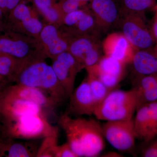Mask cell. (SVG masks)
Returning a JSON list of instances; mask_svg holds the SVG:
<instances>
[{
  "instance_id": "8992f818",
  "label": "cell",
  "mask_w": 157,
  "mask_h": 157,
  "mask_svg": "<svg viewBox=\"0 0 157 157\" xmlns=\"http://www.w3.org/2000/svg\"><path fill=\"white\" fill-rule=\"evenodd\" d=\"M0 52L21 59H46L37 39L8 29L0 33Z\"/></svg>"
},
{
  "instance_id": "d6a6232c",
  "label": "cell",
  "mask_w": 157,
  "mask_h": 157,
  "mask_svg": "<svg viewBox=\"0 0 157 157\" xmlns=\"http://www.w3.org/2000/svg\"><path fill=\"white\" fill-rule=\"evenodd\" d=\"M143 156L146 157H157V142L146 149L143 152Z\"/></svg>"
},
{
  "instance_id": "83f0119b",
  "label": "cell",
  "mask_w": 157,
  "mask_h": 157,
  "mask_svg": "<svg viewBox=\"0 0 157 157\" xmlns=\"http://www.w3.org/2000/svg\"><path fill=\"white\" fill-rule=\"evenodd\" d=\"M89 8V6H86L65 14L63 18L62 25L67 27H73L84 16Z\"/></svg>"
},
{
  "instance_id": "484cf974",
  "label": "cell",
  "mask_w": 157,
  "mask_h": 157,
  "mask_svg": "<svg viewBox=\"0 0 157 157\" xmlns=\"http://www.w3.org/2000/svg\"><path fill=\"white\" fill-rule=\"evenodd\" d=\"M88 82L97 106L106 98L112 90L108 88L96 76L87 74Z\"/></svg>"
},
{
  "instance_id": "44dd1931",
  "label": "cell",
  "mask_w": 157,
  "mask_h": 157,
  "mask_svg": "<svg viewBox=\"0 0 157 157\" xmlns=\"http://www.w3.org/2000/svg\"><path fill=\"white\" fill-rule=\"evenodd\" d=\"M31 141L16 142L1 141L0 157H36L39 146L38 147L36 143Z\"/></svg>"
},
{
  "instance_id": "74e56055",
  "label": "cell",
  "mask_w": 157,
  "mask_h": 157,
  "mask_svg": "<svg viewBox=\"0 0 157 157\" xmlns=\"http://www.w3.org/2000/svg\"><path fill=\"white\" fill-rule=\"evenodd\" d=\"M104 156L106 157H120V156L118 154L116 153L112 152H109V153H107V154L104 155Z\"/></svg>"
},
{
  "instance_id": "ba28073f",
  "label": "cell",
  "mask_w": 157,
  "mask_h": 157,
  "mask_svg": "<svg viewBox=\"0 0 157 157\" xmlns=\"http://www.w3.org/2000/svg\"><path fill=\"white\" fill-rule=\"evenodd\" d=\"M61 30L68 39L67 51L79 63L82 69L90 67L99 63L103 56L100 38L72 35Z\"/></svg>"
},
{
  "instance_id": "1f68e13d",
  "label": "cell",
  "mask_w": 157,
  "mask_h": 157,
  "mask_svg": "<svg viewBox=\"0 0 157 157\" xmlns=\"http://www.w3.org/2000/svg\"><path fill=\"white\" fill-rule=\"evenodd\" d=\"M147 104L150 113L152 134L155 137L157 136V101Z\"/></svg>"
},
{
  "instance_id": "9c48e42d",
  "label": "cell",
  "mask_w": 157,
  "mask_h": 157,
  "mask_svg": "<svg viewBox=\"0 0 157 157\" xmlns=\"http://www.w3.org/2000/svg\"><path fill=\"white\" fill-rule=\"evenodd\" d=\"M104 139L118 151L126 152L135 146L134 118L115 121H107L101 125Z\"/></svg>"
},
{
  "instance_id": "603a6c76",
  "label": "cell",
  "mask_w": 157,
  "mask_h": 157,
  "mask_svg": "<svg viewBox=\"0 0 157 157\" xmlns=\"http://www.w3.org/2000/svg\"><path fill=\"white\" fill-rule=\"evenodd\" d=\"M33 7L42 15L46 23L61 26L64 15L55 0H32Z\"/></svg>"
},
{
  "instance_id": "d4e9b609",
  "label": "cell",
  "mask_w": 157,
  "mask_h": 157,
  "mask_svg": "<svg viewBox=\"0 0 157 157\" xmlns=\"http://www.w3.org/2000/svg\"><path fill=\"white\" fill-rule=\"evenodd\" d=\"M121 12L145 13L154 8L157 0H117Z\"/></svg>"
},
{
  "instance_id": "9a60e30c",
  "label": "cell",
  "mask_w": 157,
  "mask_h": 157,
  "mask_svg": "<svg viewBox=\"0 0 157 157\" xmlns=\"http://www.w3.org/2000/svg\"><path fill=\"white\" fill-rule=\"evenodd\" d=\"M102 48L104 55L126 65L131 64L136 50L121 32L109 34L102 42Z\"/></svg>"
},
{
  "instance_id": "277c9868",
  "label": "cell",
  "mask_w": 157,
  "mask_h": 157,
  "mask_svg": "<svg viewBox=\"0 0 157 157\" xmlns=\"http://www.w3.org/2000/svg\"><path fill=\"white\" fill-rule=\"evenodd\" d=\"M138 107L137 93L130 90H112L96 107L94 115L99 120L115 121L133 117Z\"/></svg>"
},
{
  "instance_id": "f546056e",
  "label": "cell",
  "mask_w": 157,
  "mask_h": 157,
  "mask_svg": "<svg viewBox=\"0 0 157 157\" xmlns=\"http://www.w3.org/2000/svg\"><path fill=\"white\" fill-rule=\"evenodd\" d=\"M32 0H0V7L5 17L9 12L21 3H28Z\"/></svg>"
},
{
  "instance_id": "f35d334b",
  "label": "cell",
  "mask_w": 157,
  "mask_h": 157,
  "mask_svg": "<svg viewBox=\"0 0 157 157\" xmlns=\"http://www.w3.org/2000/svg\"><path fill=\"white\" fill-rule=\"evenodd\" d=\"M72 1H76V2H79L84 3L87 4L88 2H90L92 0H72Z\"/></svg>"
},
{
  "instance_id": "5b68a950",
  "label": "cell",
  "mask_w": 157,
  "mask_h": 157,
  "mask_svg": "<svg viewBox=\"0 0 157 157\" xmlns=\"http://www.w3.org/2000/svg\"><path fill=\"white\" fill-rule=\"evenodd\" d=\"M144 13L121 12L117 27L136 50L152 48L156 44Z\"/></svg>"
},
{
  "instance_id": "7c38bea8",
  "label": "cell",
  "mask_w": 157,
  "mask_h": 157,
  "mask_svg": "<svg viewBox=\"0 0 157 157\" xmlns=\"http://www.w3.org/2000/svg\"><path fill=\"white\" fill-rule=\"evenodd\" d=\"M126 64L104 55L97 64L86 69L87 74L96 76L108 88L116 89L123 78Z\"/></svg>"
},
{
  "instance_id": "d590c367",
  "label": "cell",
  "mask_w": 157,
  "mask_h": 157,
  "mask_svg": "<svg viewBox=\"0 0 157 157\" xmlns=\"http://www.w3.org/2000/svg\"><path fill=\"white\" fill-rule=\"evenodd\" d=\"M6 84L2 85H0V125L2 123L3 117L2 115V112L1 110V103L2 101V98L3 92L4 90L6 88Z\"/></svg>"
},
{
  "instance_id": "4fadbf2b",
  "label": "cell",
  "mask_w": 157,
  "mask_h": 157,
  "mask_svg": "<svg viewBox=\"0 0 157 157\" xmlns=\"http://www.w3.org/2000/svg\"><path fill=\"white\" fill-rule=\"evenodd\" d=\"M89 7L103 33L117 27L121 11L117 0H92Z\"/></svg>"
},
{
  "instance_id": "2e32d148",
  "label": "cell",
  "mask_w": 157,
  "mask_h": 157,
  "mask_svg": "<svg viewBox=\"0 0 157 157\" xmlns=\"http://www.w3.org/2000/svg\"><path fill=\"white\" fill-rule=\"evenodd\" d=\"M1 110L2 121L27 114L47 117L46 112L38 104L23 99L8 97L4 95V92L1 101Z\"/></svg>"
},
{
  "instance_id": "b9f144b4",
  "label": "cell",
  "mask_w": 157,
  "mask_h": 157,
  "mask_svg": "<svg viewBox=\"0 0 157 157\" xmlns=\"http://www.w3.org/2000/svg\"><path fill=\"white\" fill-rule=\"evenodd\" d=\"M1 140H0V143H1Z\"/></svg>"
},
{
  "instance_id": "cb8c5ba5",
  "label": "cell",
  "mask_w": 157,
  "mask_h": 157,
  "mask_svg": "<svg viewBox=\"0 0 157 157\" xmlns=\"http://www.w3.org/2000/svg\"><path fill=\"white\" fill-rule=\"evenodd\" d=\"M28 60L17 59L0 52V75L9 82H14L17 74Z\"/></svg>"
},
{
  "instance_id": "d6986e66",
  "label": "cell",
  "mask_w": 157,
  "mask_h": 157,
  "mask_svg": "<svg viewBox=\"0 0 157 157\" xmlns=\"http://www.w3.org/2000/svg\"><path fill=\"white\" fill-rule=\"evenodd\" d=\"M59 28L70 35L75 36H90L100 38L103 34L90 8L76 25L73 27H67L62 25L59 27Z\"/></svg>"
},
{
  "instance_id": "6da1fadb",
  "label": "cell",
  "mask_w": 157,
  "mask_h": 157,
  "mask_svg": "<svg viewBox=\"0 0 157 157\" xmlns=\"http://www.w3.org/2000/svg\"><path fill=\"white\" fill-rule=\"evenodd\" d=\"M58 121L66 134L68 143L78 157H97L104 150L102 128L95 120L73 118L65 113Z\"/></svg>"
},
{
  "instance_id": "8fae6325",
  "label": "cell",
  "mask_w": 157,
  "mask_h": 157,
  "mask_svg": "<svg viewBox=\"0 0 157 157\" xmlns=\"http://www.w3.org/2000/svg\"><path fill=\"white\" fill-rule=\"evenodd\" d=\"M37 39L43 55L52 60L60 54L67 51L69 42L67 36L59 26L52 24H44Z\"/></svg>"
},
{
  "instance_id": "4dcf8cb0",
  "label": "cell",
  "mask_w": 157,
  "mask_h": 157,
  "mask_svg": "<svg viewBox=\"0 0 157 157\" xmlns=\"http://www.w3.org/2000/svg\"><path fill=\"white\" fill-rule=\"evenodd\" d=\"M55 157H78L73 151L67 142L60 145H58L56 150Z\"/></svg>"
},
{
  "instance_id": "3957f363",
  "label": "cell",
  "mask_w": 157,
  "mask_h": 157,
  "mask_svg": "<svg viewBox=\"0 0 157 157\" xmlns=\"http://www.w3.org/2000/svg\"><path fill=\"white\" fill-rule=\"evenodd\" d=\"M47 117L27 114L3 121L4 133L11 138L33 140L59 135V130L48 121Z\"/></svg>"
},
{
  "instance_id": "e0dca14e",
  "label": "cell",
  "mask_w": 157,
  "mask_h": 157,
  "mask_svg": "<svg viewBox=\"0 0 157 157\" xmlns=\"http://www.w3.org/2000/svg\"><path fill=\"white\" fill-rule=\"evenodd\" d=\"M68 114L76 115H94L97 107L87 78L74 90L70 98Z\"/></svg>"
},
{
  "instance_id": "60d3db41",
  "label": "cell",
  "mask_w": 157,
  "mask_h": 157,
  "mask_svg": "<svg viewBox=\"0 0 157 157\" xmlns=\"http://www.w3.org/2000/svg\"><path fill=\"white\" fill-rule=\"evenodd\" d=\"M153 11H155V12H157V4L154 7L153 9Z\"/></svg>"
},
{
  "instance_id": "7402d4cb",
  "label": "cell",
  "mask_w": 157,
  "mask_h": 157,
  "mask_svg": "<svg viewBox=\"0 0 157 157\" xmlns=\"http://www.w3.org/2000/svg\"><path fill=\"white\" fill-rule=\"evenodd\" d=\"M136 110V116L134 118L136 139L149 141L153 139L154 137L148 104L141 105Z\"/></svg>"
},
{
  "instance_id": "5bb4252c",
  "label": "cell",
  "mask_w": 157,
  "mask_h": 157,
  "mask_svg": "<svg viewBox=\"0 0 157 157\" xmlns=\"http://www.w3.org/2000/svg\"><path fill=\"white\" fill-rule=\"evenodd\" d=\"M5 95L32 101L39 105L45 111L54 112L59 106L47 93L36 88L17 84L6 87Z\"/></svg>"
},
{
  "instance_id": "52a82bcc",
  "label": "cell",
  "mask_w": 157,
  "mask_h": 157,
  "mask_svg": "<svg viewBox=\"0 0 157 157\" xmlns=\"http://www.w3.org/2000/svg\"><path fill=\"white\" fill-rule=\"evenodd\" d=\"M27 4L20 3L9 12L5 17L6 29L37 39L44 23L35 8Z\"/></svg>"
},
{
  "instance_id": "ab89813d",
  "label": "cell",
  "mask_w": 157,
  "mask_h": 157,
  "mask_svg": "<svg viewBox=\"0 0 157 157\" xmlns=\"http://www.w3.org/2000/svg\"><path fill=\"white\" fill-rule=\"evenodd\" d=\"M153 49L155 53L157 54V42L156 43Z\"/></svg>"
},
{
  "instance_id": "f1b7e54d",
  "label": "cell",
  "mask_w": 157,
  "mask_h": 157,
  "mask_svg": "<svg viewBox=\"0 0 157 157\" xmlns=\"http://www.w3.org/2000/svg\"><path fill=\"white\" fill-rule=\"evenodd\" d=\"M58 6L64 16L65 14L86 7L87 4L72 0H59Z\"/></svg>"
},
{
  "instance_id": "4316f807",
  "label": "cell",
  "mask_w": 157,
  "mask_h": 157,
  "mask_svg": "<svg viewBox=\"0 0 157 157\" xmlns=\"http://www.w3.org/2000/svg\"><path fill=\"white\" fill-rule=\"evenodd\" d=\"M59 135L44 137L38 149L37 157H55L56 150L58 145Z\"/></svg>"
},
{
  "instance_id": "e575fe53",
  "label": "cell",
  "mask_w": 157,
  "mask_h": 157,
  "mask_svg": "<svg viewBox=\"0 0 157 157\" xmlns=\"http://www.w3.org/2000/svg\"><path fill=\"white\" fill-rule=\"evenodd\" d=\"M6 29L5 18L3 11L0 7V33L3 32Z\"/></svg>"
},
{
  "instance_id": "8d00e7d4",
  "label": "cell",
  "mask_w": 157,
  "mask_h": 157,
  "mask_svg": "<svg viewBox=\"0 0 157 157\" xmlns=\"http://www.w3.org/2000/svg\"><path fill=\"white\" fill-rule=\"evenodd\" d=\"M8 80L3 76L0 75V85L3 84H7V82H8Z\"/></svg>"
},
{
  "instance_id": "ffe728a7",
  "label": "cell",
  "mask_w": 157,
  "mask_h": 157,
  "mask_svg": "<svg viewBox=\"0 0 157 157\" xmlns=\"http://www.w3.org/2000/svg\"><path fill=\"white\" fill-rule=\"evenodd\" d=\"M134 89L137 94V108L143 104L157 101V74L138 76Z\"/></svg>"
},
{
  "instance_id": "ac0fdd59",
  "label": "cell",
  "mask_w": 157,
  "mask_h": 157,
  "mask_svg": "<svg viewBox=\"0 0 157 157\" xmlns=\"http://www.w3.org/2000/svg\"><path fill=\"white\" fill-rule=\"evenodd\" d=\"M131 64L138 76L157 74V54L153 48L135 51Z\"/></svg>"
},
{
  "instance_id": "7a4b0ae2",
  "label": "cell",
  "mask_w": 157,
  "mask_h": 157,
  "mask_svg": "<svg viewBox=\"0 0 157 157\" xmlns=\"http://www.w3.org/2000/svg\"><path fill=\"white\" fill-rule=\"evenodd\" d=\"M14 82L42 90L58 105L67 98L53 68L45 62V59L28 60L17 74Z\"/></svg>"
},
{
  "instance_id": "30bf717a",
  "label": "cell",
  "mask_w": 157,
  "mask_h": 157,
  "mask_svg": "<svg viewBox=\"0 0 157 157\" xmlns=\"http://www.w3.org/2000/svg\"><path fill=\"white\" fill-rule=\"evenodd\" d=\"M52 67L67 98L74 90L76 76L82 68L76 59L68 51L60 54L52 59Z\"/></svg>"
},
{
  "instance_id": "836d02e7",
  "label": "cell",
  "mask_w": 157,
  "mask_h": 157,
  "mask_svg": "<svg viewBox=\"0 0 157 157\" xmlns=\"http://www.w3.org/2000/svg\"><path fill=\"white\" fill-rule=\"evenodd\" d=\"M151 31L155 40L156 43L157 42V13L155 12V16L152 21L151 25L150 27Z\"/></svg>"
}]
</instances>
